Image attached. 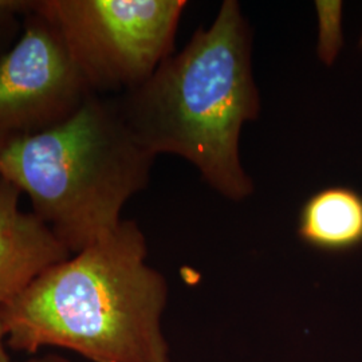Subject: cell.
<instances>
[{"label": "cell", "mask_w": 362, "mask_h": 362, "mask_svg": "<svg viewBox=\"0 0 362 362\" xmlns=\"http://www.w3.org/2000/svg\"><path fill=\"white\" fill-rule=\"evenodd\" d=\"M116 97L132 134L149 153L179 156L233 202L254 194L240 158L246 122L260 115L252 70V30L236 0L196 30L143 85Z\"/></svg>", "instance_id": "cell-1"}, {"label": "cell", "mask_w": 362, "mask_h": 362, "mask_svg": "<svg viewBox=\"0 0 362 362\" xmlns=\"http://www.w3.org/2000/svg\"><path fill=\"white\" fill-rule=\"evenodd\" d=\"M320 18V43L318 54L326 65L336 61L337 54L342 45L341 35V1H315Z\"/></svg>", "instance_id": "cell-8"}, {"label": "cell", "mask_w": 362, "mask_h": 362, "mask_svg": "<svg viewBox=\"0 0 362 362\" xmlns=\"http://www.w3.org/2000/svg\"><path fill=\"white\" fill-rule=\"evenodd\" d=\"M6 334H4V330H3V326L0 325V362H13V360L10 358V356L7 354V350H6ZM27 362H69L66 358H64L62 356L59 354H46V356H40V357H35V358H31Z\"/></svg>", "instance_id": "cell-10"}, {"label": "cell", "mask_w": 362, "mask_h": 362, "mask_svg": "<svg viewBox=\"0 0 362 362\" xmlns=\"http://www.w3.org/2000/svg\"><path fill=\"white\" fill-rule=\"evenodd\" d=\"M7 3H8V0H0V7L4 6V4H7Z\"/></svg>", "instance_id": "cell-11"}, {"label": "cell", "mask_w": 362, "mask_h": 362, "mask_svg": "<svg viewBox=\"0 0 362 362\" xmlns=\"http://www.w3.org/2000/svg\"><path fill=\"white\" fill-rule=\"evenodd\" d=\"M134 220L50 267L0 308L6 345L73 350L94 362H170L161 329L168 285L146 264Z\"/></svg>", "instance_id": "cell-2"}, {"label": "cell", "mask_w": 362, "mask_h": 362, "mask_svg": "<svg viewBox=\"0 0 362 362\" xmlns=\"http://www.w3.org/2000/svg\"><path fill=\"white\" fill-rule=\"evenodd\" d=\"M132 134L115 95L91 94L64 124L0 140V177L13 182L71 255L113 233L155 164Z\"/></svg>", "instance_id": "cell-3"}, {"label": "cell", "mask_w": 362, "mask_h": 362, "mask_svg": "<svg viewBox=\"0 0 362 362\" xmlns=\"http://www.w3.org/2000/svg\"><path fill=\"white\" fill-rule=\"evenodd\" d=\"M91 94L61 31L35 0L23 15L22 35L0 55V140L64 124Z\"/></svg>", "instance_id": "cell-5"}, {"label": "cell", "mask_w": 362, "mask_h": 362, "mask_svg": "<svg viewBox=\"0 0 362 362\" xmlns=\"http://www.w3.org/2000/svg\"><path fill=\"white\" fill-rule=\"evenodd\" d=\"M21 191L0 177V308L71 254L52 230L19 207Z\"/></svg>", "instance_id": "cell-6"}, {"label": "cell", "mask_w": 362, "mask_h": 362, "mask_svg": "<svg viewBox=\"0 0 362 362\" xmlns=\"http://www.w3.org/2000/svg\"><path fill=\"white\" fill-rule=\"evenodd\" d=\"M35 0H8L0 7V49L11 40L19 28L18 16H23L34 7Z\"/></svg>", "instance_id": "cell-9"}, {"label": "cell", "mask_w": 362, "mask_h": 362, "mask_svg": "<svg viewBox=\"0 0 362 362\" xmlns=\"http://www.w3.org/2000/svg\"><path fill=\"white\" fill-rule=\"evenodd\" d=\"M299 238L311 247L344 251L362 243V194L349 187L324 188L305 202Z\"/></svg>", "instance_id": "cell-7"}, {"label": "cell", "mask_w": 362, "mask_h": 362, "mask_svg": "<svg viewBox=\"0 0 362 362\" xmlns=\"http://www.w3.org/2000/svg\"><path fill=\"white\" fill-rule=\"evenodd\" d=\"M185 0H37L98 95L132 90L175 50Z\"/></svg>", "instance_id": "cell-4"}]
</instances>
